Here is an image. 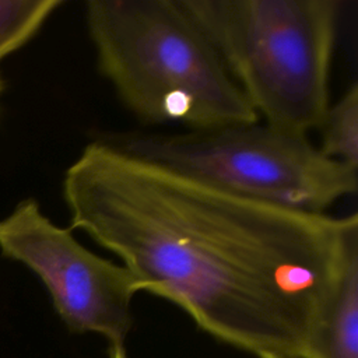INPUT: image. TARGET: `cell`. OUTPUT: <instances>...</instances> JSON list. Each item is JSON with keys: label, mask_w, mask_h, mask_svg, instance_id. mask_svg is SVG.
Returning <instances> with one entry per match:
<instances>
[{"label": "cell", "mask_w": 358, "mask_h": 358, "mask_svg": "<svg viewBox=\"0 0 358 358\" xmlns=\"http://www.w3.org/2000/svg\"><path fill=\"white\" fill-rule=\"evenodd\" d=\"M71 228L119 257L141 292L259 358H302L310 330L358 259V215L242 197L106 140L67 168Z\"/></svg>", "instance_id": "6da1fadb"}, {"label": "cell", "mask_w": 358, "mask_h": 358, "mask_svg": "<svg viewBox=\"0 0 358 358\" xmlns=\"http://www.w3.org/2000/svg\"><path fill=\"white\" fill-rule=\"evenodd\" d=\"M85 22L99 73L138 120L189 130L259 120L180 0H90Z\"/></svg>", "instance_id": "7a4b0ae2"}, {"label": "cell", "mask_w": 358, "mask_h": 358, "mask_svg": "<svg viewBox=\"0 0 358 358\" xmlns=\"http://www.w3.org/2000/svg\"><path fill=\"white\" fill-rule=\"evenodd\" d=\"M259 120L309 136L330 105L341 0H180Z\"/></svg>", "instance_id": "3957f363"}, {"label": "cell", "mask_w": 358, "mask_h": 358, "mask_svg": "<svg viewBox=\"0 0 358 358\" xmlns=\"http://www.w3.org/2000/svg\"><path fill=\"white\" fill-rule=\"evenodd\" d=\"M119 150L229 193L326 213L354 194L357 169L324 157L308 136L260 120L185 133H134L105 138Z\"/></svg>", "instance_id": "277c9868"}, {"label": "cell", "mask_w": 358, "mask_h": 358, "mask_svg": "<svg viewBox=\"0 0 358 358\" xmlns=\"http://www.w3.org/2000/svg\"><path fill=\"white\" fill-rule=\"evenodd\" d=\"M0 250L41 278L70 330L101 336L109 345L124 344L133 326V299L141 292L126 266L84 248L32 199L0 220Z\"/></svg>", "instance_id": "5b68a950"}, {"label": "cell", "mask_w": 358, "mask_h": 358, "mask_svg": "<svg viewBox=\"0 0 358 358\" xmlns=\"http://www.w3.org/2000/svg\"><path fill=\"white\" fill-rule=\"evenodd\" d=\"M302 358H358V259L320 310Z\"/></svg>", "instance_id": "8992f818"}, {"label": "cell", "mask_w": 358, "mask_h": 358, "mask_svg": "<svg viewBox=\"0 0 358 358\" xmlns=\"http://www.w3.org/2000/svg\"><path fill=\"white\" fill-rule=\"evenodd\" d=\"M317 150L347 166H358V84L352 83L336 103L326 109L317 129Z\"/></svg>", "instance_id": "52a82bcc"}, {"label": "cell", "mask_w": 358, "mask_h": 358, "mask_svg": "<svg viewBox=\"0 0 358 358\" xmlns=\"http://www.w3.org/2000/svg\"><path fill=\"white\" fill-rule=\"evenodd\" d=\"M62 0H0V59L25 45Z\"/></svg>", "instance_id": "ba28073f"}, {"label": "cell", "mask_w": 358, "mask_h": 358, "mask_svg": "<svg viewBox=\"0 0 358 358\" xmlns=\"http://www.w3.org/2000/svg\"><path fill=\"white\" fill-rule=\"evenodd\" d=\"M108 358H129L124 344H119V345H109Z\"/></svg>", "instance_id": "9c48e42d"}, {"label": "cell", "mask_w": 358, "mask_h": 358, "mask_svg": "<svg viewBox=\"0 0 358 358\" xmlns=\"http://www.w3.org/2000/svg\"><path fill=\"white\" fill-rule=\"evenodd\" d=\"M0 91H1V80H0Z\"/></svg>", "instance_id": "30bf717a"}]
</instances>
